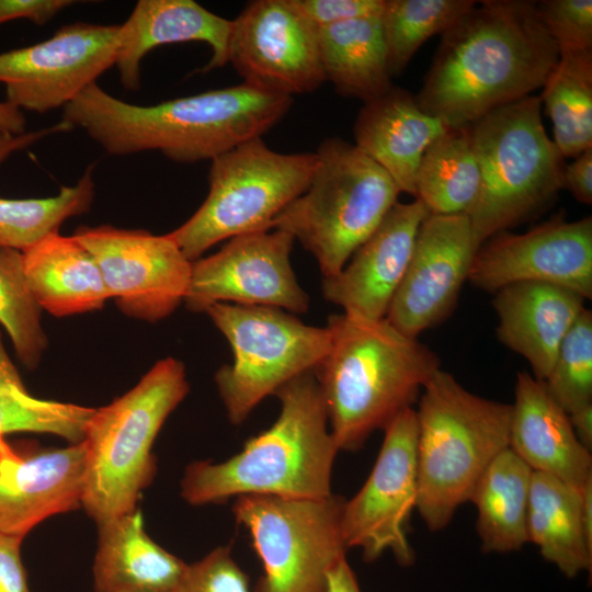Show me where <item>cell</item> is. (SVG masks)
<instances>
[{
    "mask_svg": "<svg viewBox=\"0 0 592 592\" xmlns=\"http://www.w3.org/2000/svg\"><path fill=\"white\" fill-rule=\"evenodd\" d=\"M509 447L533 471L581 489L592 479V456L578 441L568 413L543 380L527 372L516 376Z\"/></svg>",
    "mask_w": 592,
    "mask_h": 592,
    "instance_id": "cell-22",
    "label": "cell"
},
{
    "mask_svg": "<svg viewBox=\"0 0 592 592\" xmlns=\"http://www.w3.org/2000/svg\"><path fill=\"white\" fill-rule=\"evenodd\" d=\"M562 182L578 202L592 204V147L565 164Z\"/></svg>",
    "mask_w": 592,
    "mask_h": 592,
    "instance_id": "cell-42",
    "label": "cell"
},
{
    "mask_svg": "<svg viewBox=\"0 0 592 592\" xmlns=\"http://www.w3.org/2000/svg\"><path fill=\"white\" fill-rule=\"evenodd\" d=\"M533 470L510 447L487 467L469 501L485 553H510L527 540L526 519Z\"/></svg>",
    "mask_w": 592,
    "mask_h": 592,
    "instance_id": "cell-29",
    "label": "cell"
},
{
    "mask_svg": "<svg viewBox=\"0 0 592 592\" xmlns=\"http://www.w3.org/2000/svg\"><path fill=\"white\" fill-rule=\"evenodd\" d=\"M429 215L413 200L397 202L342 270L322 278V296L342 312L384 319L403 278L420 225Z\"/></svg>",
    "mask_w": 592,
    "mask_h": 592,
    "instance_id": "cell-20",
    "label": "cell"
},
{
    "mask_svg": "<svg viewBox=\"0 0 592 592\" xmlns=\"http://www.w3.org/2000/svg\"><path fill=\"white\" fill-rule=\"evenodd\" d=\"M316 166V152H277L261 137L242 143L210 160L205 201L169 235L193 262L220 241L270 230Z\"/></svg>",
    "mask_w": 592,
    "mask_h": 592,
    "instance_id": "cell-9",
    "label": "cell"
},
{
    "mask_svg": "<svg viewBox=\"0 0 592 592\" xmlns=\"http://www.w3.org/2000/svg\"><path fill=\"white\" fill-rule=\"evenodd\" d=\"M189 390L184 364L168 356L123 396L94 410L82 440L81 506L98 525L137 509L156 474L155 440Z\"/></svg>",
    "mask_w": 592,
    "mask_h": 592,
    "instance_id": "cell-6",
    "label": "cell"
},
{
    "mask_svg": "<svg viewBox=\"0 0 592 592\" xmlns=\"http://www.w3.org/2000/svg\"><path fill=\"white\" fill-rule=\"evenodd\" d=\"M303 194L273 220L316 259L323 276L339 273L373 234L401 193L377 163L354 144L326 138Z\"/></svg>",
    "mask_w": 592,
    "mask_h": 592,
    "instance_id": "cell-8",
    "label": "cell"
},
{
    "mask_svg": "<svg viewBox=\"0 0 592 592\" xmlns=\"http://www.w3.org/2000/svg\"><path fill=\"white\" fill-rule=\"evenodd\" d=\"M539 95L563 158L592 147V49L560 54Z\"/></svg>",
    "mask_w": 592,
    "mask_h": 592,
    "instance_id": "cell-31",
    "label": "cell"
},
{
    "mask_svg": "<svg viewBox=\"0 0 592 592\" xmlns=\"http://www.w3.org/2000/svg\"><path fill=\"white\" fill-rule=\"evenodd\" d=\"M118 25L73 22L37 44L0 54L5 101L45 113L71 103L115 66Z\"/></svg>",
    "mask_w": 592,
    "mask_h": 592,
    "instance_id": "cell-14",
    "label": "cell"
},
{
    "mask_svg": "<svg viewBox=\"0 0 592 592\" xmlns=\"http://www.w3.org/2000/svg\"><path fill=\"white\" fill-rule=\"evenodd\" d=\"M42 311L26 281L22 252L0 248V325L27 369L39 365L47 348Z\"/></svg>",
    "mask_w": 592,
    "mask_h": 592,
    "instance_id": "cell-35",
    "label": "cell"
},
{
    "mask_svg": "<svg viewBox=\"0 0 592 592\" xmlns=\"http://www.w3.org/2000/svg\"><path fill=\"white\" fill-rule=\"evenodd\" d=\"M568 413L592 403V312L584 308L565 335L553 367L543 380Z\"/></svg>",
    "mask_w": 592,
    "mask_h": 592,
    "instance_id": "cell-36",
    "label": "cell"
},
{
    "mask_svg": "<svg viewBox=\"0 0 592 592\" xmlns=\"http://www.w3.org/2000/svg\"><path fill=\"white\" fill-rule=\"evenodd\" d=\"M99 527L94 592H173L187 563L152 540L136 509Z\"/></svg>",
    "mask_w": 592,
    "mask_h": 592,
    "instance_id": "cell-25",
    "label": "cell"
},
{
    "mask_svg": "<svg viewBox=\"0 0 592 592\" xmlns=\"http://www.w3.org/2000/svg\"><path fill=\"white\" fill-rule=\"evenodd\" d=\"M72 236L93 255L110 298L125 315L157 322L184 303L192 261L169 234L101 225Z\"/></svg>",
    "mask_w": 592,
    "mask_h": 592,
    "instance_id": "cell-13",
    "label": "cell"
},
{
    "mask_svg": "<svg viewBox=\"0 0 592 592\" xmlns=\"http://www.w3.org/2000/svg\"><path fill=\"white\" fill-rule=\"evenodd\" d=\"M232 21L193 0H139L119 24L115 66L122 84L130 91L140 86V62L161 45L203 42L212 49L201 72L228 64Z\"/></svg>",
    "mask_w": 592,
    "mask_h": 592,
    "instance_id": "cell-21",
    "label": "cell"
},
{
    "mask_svg": "<svg viewBox=\"0 0 592 592\" xmlns=\"http://www.w3.org/2000/svg\"><path fill=\"white\" fill-rule=\"evenodd\" d=\"M479 246L466 214H429L385 319L418 338L455 309Z\"/></svg>",
    "mask_w": 592,
    "mask_h": 592,
    "instance_id": "cell-18",
    "label": "cell"
},
{
    "mask_svg": "<svg viewBox=\"0 0 592 592\" xmlns=\"http://www.w3.org/2000/svg\"><path fill=\"white\" fill-rule=\"evenodd\" d=\"M228 62L243 82L293 98L325 82L317 26L289 0H253L232 20Z\"/></svg>",
    "mask_w": 592,
    "mask_h": 592,
    "instance_id": "cell-16",
    "label": "cell"
},
{
    "mask_svg": "<svg viewBox=\"0 0 592 592\" xmlns=\"http://www.w3.org/2000/svg\"><path fill=\"white\" fill-rule=\"evenodd\" d=\"M527 540L568 578L592 568V544L582 519L581 489L533 471L526 519Z\"/></svg>",
    "mask_w": 592,
    "mask_h": 592,
    "instance_id": "cell-27",
    "label": "cell"
},
{
    "mask_svg": "<svg viewBox=\"0 0 592 592\" xmlns=\"http://www.w3.org/2000/svg\"><path fill=\"white\" fill-rule=\"evenodd\" d=\"M274 395L281 402L277 419L250 437L239 453L220 463L186 466L181 496L187 503H220L240 496L319 499L332 494L340 449L315 373L292 379Z\"/></svg>",
    "mask_w": 592,
    "mask_h": 592,
    "instance_id": "cell-4",
    "label": "cell"
},
{
    "mask_svg": "<svg viewBox=\"0 0 592 592\" xmlns=\"http://www.w3.org/2000/svg\"><path fill=\"white\" fill-rule=\"evenodd\" d=\"M326 592H362L346 557L340 559L328 572Z\"/></svg>",
    "mask_w": 592,
    "mask_h": 592,
    "instance_id": "cell-44",
    "label": "cell"
},
{
    "mask_svg": "<svg viewBox=\"0 0 592 592\" xmlns=\"http://www.w3.org/2000/svg\"><path fill=\"white\" fill-rule=\"evenodd\" d=\"M22 254L29 286L53 316L99 310L110 298L95 259L73 236L52 235Z\"/></svg>",
    "mask_w": 592,
    "mask_h": 592,
    "instance_id": "cell-26",
    "label": "cell"
},
{
    "mask_svg": "<svg viewBox=\"0 0 592 592\" xmlns=\"http://www.w3.org/2000/svg\"><path fill=\"white\" fill-rule=\"evenodd\" d=\"M76 3L72 0H0V24L24 19L44 25Z\"/></svg>",
    "mask_w": 592,
    "mask_h": 592,
    "instance_id": "cell-41",
    "label": "cell"
},
{
    "mask_svg": "<svg viewBox=\"0 0 592 592\" xmlns=\"http://www.w3.org/2000/svg\"><path fill=\"white\" fill-rule=\"evenodd\" d=\"M573 432L581 445L592 449V403L568 414Z\"/></svg>",
    "mask_w": 592,
    "mask_h": 592,
    "instance_id": "cell-46",
    "label": "cell"
},
{
    "mask_svg": "<svg viewBox=\"0 0 592 592\" xmlns=\"http://www.w3.org/2000/svg\"><path fill=\"white\" fill-rule=\"evenodd\" d=\"M84 474L83 442L42 448L0 435V533L24 537L44 520L81 506Z\"/></svg>",
    "mask_w": 592,
    "mask_h": 592,
    "instance_id": "cell-19",
    "label": "cell"
},
{
    "mask_svg": "<svg viewBox=\"0 0 592 592\" xmlns=\"http://www.w3.org/2000/svg\"><path fill=\"white\" fill-rule=\"evenodd\" d=\"M293 98L244 82L141 106L95 83L64 107L62 119L82 129L109 155L158 150L179 163L213 160L277 125Z\"/></svg>",
    "mask_w": 592,
    "mask_h": 592,
    "instance_id": "cell-2",
    "label": "cell"
},
{
    "mask_svg": "<svg viewBox=\"0 0 592 592\" xmlns=\"http://www.w3.org/2000/svg\"><path fill=\"white\" fill-rule=\"evenodd\" d=\"M94 410L31 395L4 348L0 331V435L46 433L70 444L80 443Z\"/></svg>",
    "mask_w": 592,
    "mask_h": 592,
    "instance_id": "cell-32",
    "label": "cell"
},
{
    "mask_svg": "<svg viewBox=\"0 0 592 592\" xmlns=\"http://www.w3.org/2000/svg\"><path fill=\"white\" fill-rule=\"evenodd\" d=\"M173 592H251L249 577L232 558L230 548L213 549L187 565Z\"/></svg>",
    "mask_w": 592,
    "mask_h": 592,
    "instance_id": "cell-38",
    "label": "cell"
},
{
    "mask_svg": "<svg viewBox=\"0 0 592 592\" xmlns=\"http://www.w3.org/2000/svg\"><path fill=\"white\" fill-rule=\"evenodd\" d=\"M584 301L570 289L546 283L502 287L492 299L498 340L528 362L534 377L545 380L565 335L585 308Z\"/></svg>",
    "mask_w": 592,
    "mask_h": 592,
    "instance_id": "cell-23",
    "label": "cell"
},
{
    "mask_svg": "<svg viewBox=\"0 0 592 592\" xmlns=\"http://www.w3.org/2000/svg\"><path fill=\"white\" fill-rule=\"evenodd\" d=\"M536 5L559 55L592 49V0H544Z\"/></svg>",
    "mask_w": 592,
    "mask_h": 592,
    "instance_id": "cell-37",
    "label": "cell"
},
{
    "mask_svg": "<svg viewBox=\"0 0 592 592\" xmlns=\"http://www.w3.org/2000/svg\"><path fill=\"white\" fill-rule=\"evenodd\" d=\"M294 238L270 229L234 237L215 253L192 262L184 304L205 312L218 303L280 308L305 314L309 296L291 263Z\"/></svg>",
    "mask_w": 592,
    "mask_h": 592,
    "instance_id": "cell-15",
    "label": "cell"
},
{
    "mask_svg": "<svg viewBox=\"0 0 592 592\" xmlns=\"http://www.w3.org/2000/svg\"><path fill=\"white\" fill-rule=\"evenodd\" d=\"M330 348L314 371L340 451L360 449L419 399L439 355L384 319L328 317Z\"/></svg>",
    "mask_w": 592,
    "mask_h": 592,
    "instance_id": "cell-3",
    "label": "cell"
},
{
    "mask_svg": "<svg viewBox=\"0 0 592 592\" xmlns=\"http://www.w3.org/2000/svg\"><path fill=\"white\" fill-rule=\"evenodd\" d=\"M383 443L362 488L342 510L346 548H360L372 562L390 551L405 567L415 560L408 526L418 499V422L413 408L400 412L384 430Z\"/></svg>",
    "mask_w": 592,
    "mask_h": 592,
    "instance_id": "cell-12",
    "label": "cell"
},
{
    "mask_svg": "<svg viewBox=\"0 0 592 592\" xmlns=\"http://www.w3.org/2000/svg\"><path fill=\"white\" fill-rule=\"evenodd\" d=\"M317 34L326 81L338 94L366 103L394 86L380 15L320 26Z\"/></svg>",
    "mask_w": 592,
    "mask_h": 592,
    "instance_id": "cell-28",
    "label": "cell"
},
{
    "mask_svg": "<svg viewBox=\"0 0 592 592\" xmlns=\"http://www.w3.org/2000/svg\"><path fill=\"white\" fill-rule=\"evenodd\" d=\"M542 106L532 94L469 126L480 189L466 215L479 247L544 209L563 189L565 158L546 133Z\"/></svg>",
    "mask_w": 592,
    "mask_h": 592,
    "instance_id": "cell-7",
    "label": "cell"
},
{
    "mask_svg": "<svg viewBox=\"0 0 592 592\" xmlns=\"http://www.w3.org/2000/svg\"><path fill=\"white\" fill-rule=\"evenodd\" d=\"M415 413V510L435 532L449 524L487 467L509 447L512 405L475 395L439 369L423 387Z\"/></svg>",
    "mask_w": 592,
    "mask_h": 592,
    "instance_id": "cell-5",
    "label": "cell"
},
{
    "mask_svg": "<svg viewBox=\"0 0 592 592\" xmlns=\"http://www.w3.org/2000/svg\"><path fill=\"white\" fill-rule=\"evenodd\" d=\"M205 312L232 351L231 364L218 368L215 383L235 425L282 386L314 372L330 348L327 327L306 325L280 308L218 303Z\"/></svg>",
    "mask_w": 592,
    "mask_h": 592,
    "instance_id": "cell-10",
    "label": "cell"
},
{
    "mask_svg": "<svg viewBox=\"0 0 592 592\" xmlns=\"http://www.w3.org/2000/svg\"><path fill=\"white\" fill-rule=\"evenodd\" d=\"M93 171L90 164L75 185L62 186L54 196L0 197V248L25 252L58 234L65 220L89 212L95 194Z\"/></svg>",
    "mask_w": 592,
    "mask_h": 592,
    "instance_id": "cell-33",
    "label": "cell"
},
{
    "mask_svg": "<svg viewBox=\"0 0 592 592\" xmlns=\"http://www.w3.org/2000/svg\"><path fill=\"white\" fill-rule=\"evenodd\" d=\"M442 41L414 99L448 128L468 127L490 112L532 95L559 53L535 1L483 0Z\"/></svg>",
    "mask_w": 592,
    "mask_h": 592,
    "instance_id": "cell-1",
    "label": "cell"
},
{
    "mask_svg": "<svg viewBox=\"0 0 592 592\" xmlns=\"http://www.w3.org/2000/svg\"><path fill=\"white\" fill-rule=\"evenodd\" d=\"M468 281L490 293L515 283H546L591 299L592 217L558 216L523 234L490 237L477 250Z\"/></svg>",
    "mask_w": 592,
    "mask_h": 592,
    "instance_id": "cell-17",
    "label": "cell"
},
{
    "mask_svg": "<svg viewBox=\"0 0 592 592\" xmlns=\"http://www.w3.org/2000/svg\"><path fill=\"white\" fill-rule=\"evenodd\" d=\"M26 132L23 111L8 101H0V136L21 135Z\"/></svg>",
    "mask_w": 592,
    "mask_h": 592,
    "instance_id": "cell-45",
    "label": "cell"
},
{
    "mask_svg": "<svg viewBox=\"0 0 592 592\" xmlns=\"http://www.w3.org/2000/svg\"><path fill=\"white\" fill-rule=\"evenodd\" d=\"M480 189V170L470 129L448 128L425 150L418 169L414 198L429 214H467Z\"/></svg>",
    "mask_w": 592,
    "mask_h": 592,
    "instance_id": "cell-30",
    "label": "cell"
},
{
    "mask_svg": "<svg viewBox=\"0 0 592 592\" xmlns=\"http://www.w3.org/2000/svg\"><path fill=\"white\" fill-rule=\"evenodd\" d=\"M71 127L64 121L37 130L25 132L21 135L0 136V164H2L13 153L33 146L47 136L65 133Z\"/></svg>",
    "mask_w": 592,
    "mask_h": 592,
    "instance_id": "cell-43",
    "label": "cell"
},
{
    "mask_svg": "<svg viewBox=\"0 0 592 592\" xmlns=\"http://www.w3.org/2000/svg\"><path fill=\"white\" fill-rule=\"evenodd\" d=\"M345 499L235 498L232 514L263 565L254 592H326L330 569L345 557Z\"/></svg>",
    "mask_w": 592,
    "mask_h": 592,
    "instance_id": "cell-11",
    "label": "cell"
},
{
    "mask_svg": "<svg viewBox=\"0 0 592 592\" xmlns=\"http://www.w3.org/2000/svg\"><path fill=\"white\" fill-rule=\"evenodd\" d=\"M448 127L422 111L409 91L392 86L360 110L354 145L385 170L400 192L414 197L420 161Z\"/></svg>",
    "mask_w": 592,
    "mask_h": 592,
    "instance_id": "cell-24",
    "label": "cell"
},
{
    "mask_svg": "<svg viewBox=\"0 0 592 592\" xmlns=\"http://www.w3.org/2000/svg\"><path fill=\"white\" fill-rule=\"evenodd\" d=\"M23 538L0 533V592H31L21 558Z\"/></svg>",
    "mask_w": 592,
    "mask_h": 592,
    "instance_id": "cell-40",
    "label": "cell"
},
{
    "mask_svg": "<svg viewBox=\"0 0 592 592\" xmlns=\"http://www.w3.org/2000/svg\"><path fill=\"white\" fill-rule=\"evenodd\" d=\"M289 2L317 27L380 15L384 7V0H289Z\"/></svg>",
    "mask_w": 592,
    "mask_h": 592,
    "instance_id": "cell-39",
    "label": "cell"
},
{
    "mask_svg": "<svg viewBox=\"0 0 592 592\" xmlns=\"http://www.w3.org/2000/svg\"><path fill=\"white\" fill-rule=\"evenodd\" d=\"M476 4L473 0H384L380 22L390 77L400 75L421 45L449 31Z\"/></svg>",
    "mask_w": 592,
    "mask_h": 592,
    "instance_id": "cell-34",
    "label": "cell"
}]
</instances>
